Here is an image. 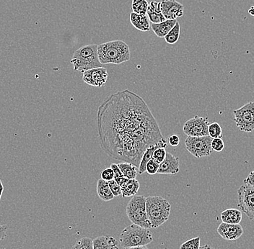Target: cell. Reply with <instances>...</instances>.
<instances>
[{
	"mask_svg": "<svg viewBox=\"0 0 254 249\" xmlns=\"http://www.w3.org/2000/svg\"><path fill=\"white\" fill-rule=\"evenodd\" d=\"M97 127L103 151L136 168L146 149L164 138L146 101L128 90L112 94L99 106Z\"/></svg>",
	"mask_w": 254,
	"mask_h": 249,
	"instance_id": "1",
	"label": "cell"
},
{
	"mask_svg": "<svg viewBox=\"0 0 254 249\" xmlns=\"http://www.w3.org/2000/svg\"><path fill=\"white\" fill-rule=\"evenodd\" d=\"M98 55L101 64H121L131 59L128 46L125 41H113L98 45Z\"/></svg>",
	"mask_w": 254,
	"mask_h": 249,
	"instance_id": "2",
	"label": "cell"
},
{
	"mask_svg": "<svg viewBox=\"0 0 254 249\" xmlns=\"http://www.w3.org/2000/svg\"><path fill=\"white\" fill-rule=\"evenodd\" d=\"M171 204L160 196L146 198V212L151 228H158L164 224L171 215Z\"/></svg>",
	"mask_w": 254,
	"mask_h": 249,
	"instance_id": "3",
	"label": "cell"
},
{
	"mask_svg": "<svg viewBox=\"0 0 254 249\" xmlns=\"http://www.w3.org/2000/svg\"><path fill=\"white\" fill-rule=\"evenodd\" d=\"M70 63L73 65L74 71H85L95 68L102 67L98 55V45L90 44L79 48L74 51Z\"/></svg>",
	"mask_w": 254,
	"mask_h": 249,
	"instance_id": "4",
	"label": "cell"
},
{
	"mask_svg": "<svg viewBox=\"0 0 254 249\" xmlns=\"http://www.w3.org/2000/svg\"><path fill=\"white\" fill-rule=\"evenodd\" d=\"M119 241L121 246L126 249L148 245L153 242V237L150 230L132 224L122 231Z\"/></svg>",
	"mask_w": 254,
	"mask_h": 249,
	"instance_id": "5",
	"label": "cell"
},
{
	"mask_svg": "<svg viewBox=\"0 0 254 249\" xmlns=\"http://www.w3.org/2000/svg\"><path fill=\"white\" fill-rule=\"evenodd\" d=\"M127 215L133 224L151 228L146 212V198L143 195H134L127 206Z\"/></svg>",
	"mask_w": 254,
	"mask_h": 249,
	"instance_id": "6",
	"label": "cell"
},
{
	"mask_svg": "<svg viewBox=\"0 0 254 249\" xmlns=\"http://www.w3.org/2000/svg\"><path fill=\"white\" fill-rule=\"evenodd\" d=\"M212 139L209 136L200 137L187 136L185 140L186 149L192 156L197 158L210 156L213 152L211 147Z\"/></svg>",
	"mask_w": 254,
	"mask_h": 249,
	"instance_id": "7",
	"label": "cell"
},
{
	"mask_svg": "<svg viewBox=\"0 0 254 249\" xmlns=\"http://www.w3.org/2000/svg\"><path fill=\"white\" fill-rule=\"evenodd\" d=\"M236 126L243 132L254 131V101H249L242 107L233 111Z\"/></svg>",
	"mask_w": 254,
	"mask_h": 249,
	"instance_id": "8",
	"label": "cell"
},
{
	"mask_svg": "<svg viewBox=\"0 0 254 249\" xmlns=\"http://www.w3.org/2000/svg\"><path fill=\"white\" fill-rule=\"evenodd\" d=\"M238 207L247 215L249 220H254V188L250 185H241L238 190Z\"/></svg>",
	"mask_w": 254,
	"mask_h": 249,
	"instance_id": "9",
	"label": "cell"
},
{
	"mask_svg": "<svg viewBox=\"0 0 254 249\" xmlns=\"http://www.w3.org/2000/svg\"><path fill=\"white\" fill-rule=\"evenodd\" d=\"M209 125V120L207 117L196 115L186 122L183 127V131L187 136H192V137L209 136V133H208Z\"/></svg>",
	"mask_w": 254,
	"mask_h": 249,
	"instance_id": "10",
	"label": "cell"
},
{
	"mask_svg": "<svg viewBox=\"0 0 254 249\" xmlns=\"http://www.w3.org/2000/svg\"><path fill=\"white\" fill-rule=\"evenodd\" d=\"M107 70L103 67L95 68L85 71L82 74V79L88 85L101 87L107 82Z\"/></svg>",
	"mask_w": 254,
	"mask_h": 249,
	"instance_id": "11",
	"label": "cell"
},
{
	"mask_svg": "<svg viewBox=\"0 0 254 249\" xmlns=\"http://www.w3.org/2000/svg\"><path fill=\"white\" fill-rule=\"evenodd\" d=\"M162 13L166 20H176L184 15V7L176 0H162Z\"/></svg>",
	"mask_w": 254,
	"mask_h": 249,
	"instance_id": "12",
	"label": "cell"
},
{
	"mask_svg": "<svg viewBox=\"0 0 254 249\" xmlns=\"http://www.w3.org/2000/svg\"><path fill=\"white\" fill-rule=\"evenodd\" d=\"M217 233L225 240L236 241L244 234V229L240 224L222 223L217 228Z\"/></svg>",
	"mask_w": 254,
	"mask_h": 249,
	"instance_id": "13",
	"label": "cell"
},
{
	"mask_svg": "<svg viewBox=\"0 0 254 249\" xmlns=\"http://www.w3.org/2000/svg\"><path fill=\"white\" fill-rule=\"evenodd\" d=\"M180 171V161L172 153H167L165 159L159 164L158 174L175 175Z\"/></svg>",
	"mask_w": 254,
	"mask_h": 249,
	"instance_id": "14",
	"label": "cell"
},
{
	"mask_svg": "<svg viewBox=\"0 0 254 249\" xmlns=\"http://www.w3.org/2000/svg\"><path fill=\"white\" fill-rule=\"evenodd\" d=\"M93 242V249H119L118 242L112 236H98Z\"/></svg>",
	"mask_w": 254,
	"mask_h": 249,
	"instance_id": "15",
	"label": "cell"
},
{
	"mask_svg": "<svg viewBox=\"0 0 254 249\" xmlns=\"http://www.w3.org/2000/svg\"><path fill=\"white\" fill-rule=\"evenodd\" d=\"M176 20H166L162 23L154 24L152 23L150 28L155 33V36L160 39L165 38V36L169 33V31L174 28V25L177 23Z\"/></svg>",
	"mask_w": 254,
	"mask_h": 249,
	"instance_id": "16",
	"label": "cell"
},
{
	"mask_svg": "<svg viewBox=\"0 0 254 249\" xmlns=\"http://www.w3.org/2000/svg\"><path fill=\"white\" fill-rule=\"evenodd\" d=\"M130 22L138 31L149 32L150 31V20L147 15L131 12L130 14Z\"/></svg>",
	"mask_w": 254,
	"mask_h": 249,
	"instance_id": "17",
	"label": "cell"
},
{
	"mask_svg": "<svg viewBox=\"0 0 254 249\" xmlns=\"http://www.w3.org/2000/svg\"><path fill=\"white\" fill-rule=\"evenodd\" d=\"M221 220L222 223L228 224H240L242 220V212L238 209H227L222 212Z\"/></svg>",
	"mask_w": 254,
	"mask_h": 249,
	"instance_id": "18",
	"label": "cell"
},
{
	"mask_svg": "<svg viewBox=\"0 0 254 249\" xmlns=\"http://www.w3.org/2000/svg\"><path fill=\"white\" fill-rule=\"evenodd\" d=\"M139 182L136 179H127L126 182L121 186L122 188V195L123 198H128L136 195L139 191Z\"/></svg>",
	"mask_w": 254,
	"mask_h": 249,
	"instance_id": "19",
	"label": "cell"
},
{
	"mask_svg": "<svg viewBox=\"0 0 254 249\" xmlns=\"http://www.w3.org/2000/svg\"><path fill=\"white\" fill-rule=\"evenodd\" d=\"M97 193L98 197L105 202L112 200L114 198V195L111 193L110 187L109 186V182H106L102 179H98L97 182Z\"/></svg>",
	"mask_w": 254,
	"mask_h": 249,
	"instance_id": "20",
	"label": "cell"
},
{
	"mask_svg": "<svg viewBox=\"0 0 254 249\" xmlns=\"http://www.w3.org/2000/svg\"><path fill=\"white\" fill-rule=\"evenodd\" d=\"M158 148L159 147L158 144H157L156 145L151 146L149 148L146 149L145 151L143 153L140 164H139V167H138V172L139 174H143L144 172H146V165L152 158L154 151Z\"/></svg>",
	"mask_w": 254,
	"mask_h": 249,
	"instance_id": "21",
	"label": "cell"
},
{
	"mask_svg": "<svg viewBox=\"0 0 254 249\" xmlns=\"http://www.w3.org/2000/svg\"><path fill=\"white\" fill-rule=\"evenodd\" d=\"M118 165L124 177L128 179H136L137 176V168L131 163L122 162Z\"/></svg>",
	"mask_w": 254,
	"mask_h": 249,
	"instance_id": "22",
	"label": "cell"
},
{
	"mask_svg": "<svg viewBox=\"0 0 254 249\" xmlns=\"http://www.w3.org/2000/svg\"><path fill=\"white\" fill-rule=\"evenodd\" d=\"M181 35V25L179 22L176 23L174 28L169 31V33L165 36V41H166L167 44H176L180 38Z\"/></svg>",
	"mask_w": 254,
	"mask_h": 249,
	"instance_id": "23",
	"label": "cell"
},
{
	"mask_svg": "<svg viewBox=\"0 0 254 249\" xmlns=\"http://www.w3.org/2000/svg\"><path fill=\"white\" fill-rule=\"evenodd\" d=\"M148 5L147 0H132V3H131L133 12L139 15H147Z\"/></svg>",
	"mask_w": 254,
	"mask_h": 249,
	"instance_id": "24",
	"label": "cell"
},
{
	"mask_svg": "<svg viewBox=\"0 0 254 249\" xmlns=\"http://www.w3.org/2000/svg\"><path fill=\"white\" fill-rule=\"evenodd\" d=\"M208 133L212 139H222V129L218 123L209 124L208 126Z\"/></svg>",
	"mask_w": 254,
	"mask_h": 249,
	"instance_id": "25",
	"label": "cell"
},
{
	"mask_svg": "<svg viewBox=\"0 0 254 249\" xmlns=\"http://www.w3.org/2000/svg\"><path fill=\"white\" fill-rule=\"evenodd\" d=\"M72 249H93V239L84 237L76 242Z\"/></svg>",
	"mask_w": 254,
	"mask_h": 249,
	"instance_id": "26",
	"label": "cell"
},
{
	"mask_svg": "<svg viewBox=\"0 0 254 249\" xmlns=\"http://www.w3.org/2000/svg\"><path fill=\"white\" fill-rule=\"evenodd\" d=\"M147 16L151 23L154 24L162 23L166 20L163 13L155 12V11L150 10L149 9H147Z\"/></svg>",
	"mask_w": 254,
	"mask_h": 249,
	"instance_id": "27",
	"label": "cell"
},
{
	"mask_svg": "<svg viewBox=\"0 0 254 249\" xmlns=\"http://www.w3.org/2000/svg\"><path fill=\"white\" fill-rule=\"evenodd\" d=\"M111 168L113 169L114 173V180L120 185V187L126 182L127 178L124 177L122 174V171L119 169L118 165L116 164H112L111 165Z\"/></svg>",
	"mask_w": 254,
	"mask_h": 249,
	"instance_id": "28",
	"label": "cell"
},
{
	"mask_svg": "<svg viewBox=\"0 0 254 249\" xmlns=\"http://www.w3.org/2000/svg\"><path fill=\"white\" fill-rule=\"evenodd\" d=\"M200 237L193 238L181 246L180 249H199Z\"/></svg>",
	"mask_w": 254,
	"mask_h": 249,
	"instance_id": "29",
	"label": "cell"
},
{
	"mask_svg": "<svg viewBox=\"0 0 254 249\" xmlns=\"http://www.w3.org/2000/svg\"><path fill=\"white\" fill-rule=\"evenodd\" d=\"M167 154L166 149L158 148L154 151L152 158L159 164L165 159Z\"/></svg>",
	"mask_w": 254,
	"mask_h": 249,
	"instance_id": "30",
	"label": "cell"
},
{
	"mask_svg": "<svg viewBox=\"0 0 254 249\" xmlns=\"http://www.w3.org/2000/svg\"><path fill=\"white\" fill-rule=\"evenodd\" d=\"M158 163L154 161L152 158H151L147 165H146V171H147L150 175H155V174H158Z\"/></svg>",
	"mask_w": 254,
	"mask_h": 249,
	"instance_id": "31",
	"label": "cell"
},
{
	"mask_svg": "<svg viewBox=\"0 0 254 249\" xmlns=\"http://www.w3.org/2000/svg\"><path fill=\"white\" fill-rule=\"evenodd\" d=\"M109 186L110 187L111 193L114 195V198L122 195V188L114 179L109 181Z\"/></svg>",
	"mask_w": 254,
	"mask_h": 249,
	"instance_id": "32",
	"label": "cell"
},
{
	"mask_svg": "<svg viewBox=\"0 0 254 249\" xmlns=\"http://www.w3.org/2000/svg\"><path fill=\"white\" fill-rule=\"evenodd\" d=\"M211 147L213 151L221 152L223 150L225 144L222 139H213L211 143Z\"/></svg>",
	"mask_w": 254,
	"mask_h": 249,
	"instance_id": "33",
	"label": "cell"
},
{
	"mask_svg": "<svg viewBox=\"0 0 254 249\" xmlns=\"http://www.w3.org/2000/svg\"><path fill=\"white\" fill-rule=\"evenodd\" d=\"M101 179L106 181V182H109V181L114 179V173L113 169L111 168H106V169H103L102 172H101Z\"/></svg>",
	"mask_w": 254,
	"mask_h": 249,
	"instance_id": "34",
	"label": "cell"
},
{
	"mask_svg": "<svg viewBox=\"0 0 254 249\" xmlns=\"http://www.w3.org/2000/svg\"><path fill=\"white\" fill-rule=\"evenodd\" d=\"M168 143L173 147H176L180 144V139L176 135H172L168 138Z\"/></svg>",
	"mask_w": 254,
	"mask_h": 249,
	"instance_id": "35",
	"label": "cell"
},
{
	"mask_svg": "<svg viewBox=\"0 0 254 249\" xmlns=\"http://www.w3.org/2000/svg\"><path fill=\"white\" fill-rule=\"evenodd\" d=\"M2 189L0 191V198H1ZM7 226L5 225H0V241L4 240L7 236Z\"/></svg>",
	"mask_w": 254,
	"mask_h": 249,
	"instance_id": "36",
	"label": "cell"
},
{
	"mask_svg": "<svg viewBox=\"0 0 254 249\" xmlns=\"http://www.w3.org/2000/svg\"><path fill=\"white\" fill-rule=\"evenodd\" d=\"M244 184L250 185L254 188V170L251 171L247 177L244 180Z\"/></svg>",
	"mask_w": 254,
	"mask_h": 249,
	"instance_id": "37",
	"label": "cell"
},
{
	"mask_svg": "<svg viewBox=\"0 0 254 249\" xmlns=\"http://www.w3.org/2000/svg\"><path fill=\"white\" fill-rule=\"evenodd\" d=\"M125 249H149L146 246H142V247H130V248H126Z\"/></svg>",
	"mask_w": 254,
	"mask_h": 249,
	"instance_id": "38",
	"label": "cell"
},
{
	"mask_svg": "<svg viewBox=\"0 0 254 249\" xmlns=\"http://www.w3.org/2000/svg\"><path fill=\"white\" fill-rule=\"evenodd\" d=\"M199 249H215L209 245H204L203 247H200Z\"/></svg>",
	"mask_w": 254,
	"mask_h": 249,
	"instance_id": "39",
	"label": "cell"
},
{
	"mask_svg": "<svg viewBox=\"0 0 254 249\" xmlns=\"http://www.w3.org/2000/svg\"><path fill=\"white\" fill-rule=\"evenodd\" d=\"M249 13L251 15L254 16V6L249 9Z\"/></svg>",
	"mask_w": 254,
	"mask_h": 249,
	"instance_id": "40",
	"label": "cell"
}]
</instances>
